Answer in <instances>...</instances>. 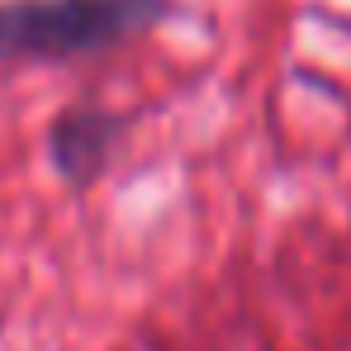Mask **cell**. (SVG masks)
I'll list each match as a JSON object with an SVG mask.
<instances>
[{
  "label": "cell",
  "instance_id": "obj_2",
  "mask_svg": "<svg viewBox=\"0 0 351 351\" xmlns=\"http://www.w3.org/2000/svg\"><path fill=\"white\" fill-rule=\"evenodd\" d=\"M119 143V119L114 114H66L53 133V152H58V167L71 180H90L110 162Z\"/></svg>",
  "mask_w": 351,
  "mask_h": 351
},
{
  "label": "cell",
  "instance_id": "obj_1",
  "mask_svg": "<svg viewBox=\"0 0 351 351\" xmlns=\"http://www.w3.org/2000/svg\"><path fill=\"white\" fill-rule=\"evenodd\" d=\"M162 14V0H24L0 5L5 58H76L100 53L128 34H143Z\"/></svg>",
  "mask_w": 351,
  "mask_h": 351
}]
</instances>
